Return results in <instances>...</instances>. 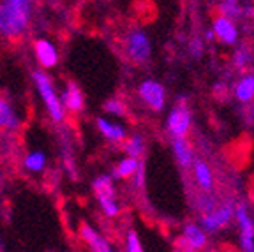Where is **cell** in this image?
Masks as SVG:
<instances>
[{
  "label": "cell",
  "instance_id": "obj_26",
  "mask_svg": "<svg viewBox=\"0 0 254 252\" xmlns=\"http://www.w3.org/2000/svg\"><path fill=\"white\" fill-rule=\"evenodd\" d=\"M131 178H132V182H134L136 189H143V186H145V164H143L141 161H139L138 170L134 171V175H132Z\"/></svg>",
  "mask_w": 254,
  "mask_h": 252
},
{
  "label": "cell",
  "instance_id": "obj_1",
  "mask_svg": "<svg viewBox=\"0 0 254 252\" xmlns=\"http://www.w3.org/2000/svg\"><path fill=\"white\" fill-rule=\"evenodd\" d=\"M34 0H0V36L18 39L27 34L34 14Z\"/></svg>",
  "mask_w": 254,
  "mask_h": 252
},
{
  "label": "cell",
  "instance_id": "obj_28",
  "mask_svg": "<svg viewBox=\"0 0 254 252\" xmlns=\"http://www.w3.org/2000/svg\"><path fill=\"white\" fill-rule=\"evenodd\" d=\"M175 247L179 249V251H189V252H192L194 249L190 247V244L186 240L184 237H180V238H177V242H175Z\"/></svg>",
  "mask_w": 254,
  "mask_h": 252
},
{
  "label": "cell",
  "instance_id": "obj_10",
  "mask_svg": "<svg viewBox=\"0 0 254 252\" xmlns=\"http://www.w3.org/2000/svg\"><path fill=\"white\" fill-rule=\"evenodd\" d=\"M79 237L85 244L88 245L90 251H95V252H110L111 251V245L108 244V240L104 237H101L99 233L95 231L90 224L83 222V224L79 226Z\"/></svg>",
  "mask_w": 254,
  "mask_h": 252
},
{
  "label": "cell",
  "instance_id": "obj_25",
  "mask_svg": "<svg viewBox=\"0 0 254 252\" xmlns=\"http://www.w3.org/2000/svg\"><path fill=\"white\" fill-rule=\"evenodd\" d=\"M126 251L127 252H143L141 240H139L136 231H132V229H129L126 235Z\"/></svg>",
  "mask_w": 254,
  "mask_h": 252
},
{
  "label": "cell",
  "instance_id": "obj_24",
  "mask_svg": "<svg viewBox=\"0 0 254 252\" xmlns=\"http://www.w3.org/2000/svg\"><path fill=\"white\" fill-rule=\"evenodd\" d=\"M219 9H221L222 16H228V18H238V16L242 14L237 0H222V4L219 5Z\"/></svg>",
  "mask_w": 254,
  "mask_h": 252
},
{
  "label": "cell",
  "instance_id": "obj_13",
  "mask_svg": "<svg viewBox=\"0 0 254 252\" xmlns=\"http://www.w3.org/2000/svg\"><path fill=\"white\" fill-rule=\"evenodd\" d=\"M97 129H99V132L111 143H120L127 138L126 127L117 122H110V120L104 119V117L97 119Z\"/></svg>",
  "mask_w": 254,
  "mask_h": 252
},
{
  "label": "cell",
  "instance_id": "obj_14",
  "mask_svg": "<svg viewBox=\"0 0 254 252\" xmlns=\"http://www.w3.org/2000/svg\"><path fill=\"white\" fill-rule=\"evenodd\" d=\"M48 164V155L43 150H30L23 159V166L28 173H41L46 170Z\"/></svg>",
  "mask_w": 254,
  "mask_h": 252
},
{
  "label": "cell",
  "instance_id": "obj_30",
  "mask_svg": "<svg viewBox=\"0 0 254 252\" xmlns=\"http://www.w3.org/2000/svg\"><path fill=\"white\" fill-rule=\"evenodd\" d=\"M52 2H57V0H52Z\"/></svg>",
  "mask_w": 254,
  "mask_h": 252
},
{
  "label": "cell",
  "instance_id": "obj_18",
  "mask_svg": "<svg viewBox=\"0 0 254 252\" xmlns=\"http://www.w3.org/2000/svg\"><path fill=\"white\" fill-rule=\"evenodd\" d=\"M235 95L240 103H251L254 99V74L244 76L235 87Z\"/></svg>",
  "mask_w": 254,
  "mask_h": 252
},
{
  "label": "cell",
  "instance_id": "obj_8",
  "mask_svg": "<svg viewBox=\"0 0 254 252\" xmlns=\"http://www.w3.org/2000/svg\"><path fill=\"white\" fill-rule=\"evenodd\" d=\"M233 213H235V210H233V205H231V203H226V205L219 206V208L214 210V212L206 213V215L201 219L203 231H215V229L226 228V226L230 224Z\"/></svg>",
  "mask_w": 254,
  "mask_h": 252
},
{
  "label": "cell",
  "instance_id": "obj_2",
  "mask_svg": "<svg viewBox=\"0 0 254 252\" xmlns=\"http://www.w3.org/2000/svg\"><path fill=\"white\" fill-rule=\"evenodd\" d=\"M32 81H34V87H36L50 119L53 122H62L65 119V110L60 103V95L57 94L55 87H53L52 78L44 71H34L32 72Z\"/></svg>",
  "mask_w": 254,
  "mask_h": 252
},
{
  "label": "cell",
  "instance_id": "obj_21",
  "mask_svg": "<svg viewBox=\"0 0 254 252\" xmlns=\"http://www.w3.org/2000/svg\"><path fill=\"white\" fill-rule=\"evenodd\" d=\"M124 150H126V154L129 155V157L139 159L143 155V152H145V139H143V136H139V134H132L131 138L126 139Z\"/></svg>",
  "mask_w": 254,
  "mask_h": 252
},
{
  "label": "cell",
  "instance_id": "obj_22",
  "mask_svg": "<svg viewBox=\"0 0 254 252\" xmlns=\"http://www.w3.org/2000/svg\"><path fill=\"white\" fill-rule=\"evenodd\" d=\"M99 201L101 210L104 212V215L108 217H117L120 213V206L117 203L115 196H95Z\"/></svg>",
  "mask_w": 254,
  "mask_h": 252
},
{
  "label": "cell",
  "instance_id": "obj_11",
  "mask_svg": "<svg viewBox=\"0 0 254 252\" xmlns=\"http://www.w3.org/2000/svg\"><path fill=\"white\" fill-rule=\"evenodd\" d=\"M21 124L20 113L16 111L12 103L7 97L0 95V129L4 130H14Z\"/></svg>",
  "mask_w": 254,
  "mask_h": 252
},
{
  "label": "cell",
  "instance_id": "obj_4",
  "mask_svg": "<svg viewBox=\"0 0 254 252\" xmlns=\"http://www.w3.org/2000/svg\"><path fill=\"white\" fill-rule=\"evenodd\" d=\"M138 95L143 103L154 111H161L164 108V103H166V90L155 79H145V81L139 83Z\"/></svg>",
  "mask_w": 254,
  "mask_h": 252
},
{
  "label": "cell",
  "instance_id": "obj_12",
  "mask_svg": "<svg viewBox=\"0 0 254 252\" xmlns=\"http://www.w3.org/2000/svg\"><path fill=\"white\" fill-rule=\"evenodd\" d=\"M214 34L224 44H235L238 39V32H237V27H235L233 20L222 14H219L214 20Z\"/></svg>",
  "mask_w": 254,
  "mask_h": 252
},
{
  "label": "cell",
  "instance_id": "obj_17",
  "mask_svg": "<svg viewBox=\"0 0 254 252\" xmlns=\"http://www.w3.org/2000/svg\"><path fill=\"white\" fill-rule=\"evenodd\" d=\"M182 237L186 238L187 242L190 244V247L194 249V251H199L206 245V235L201 228L194 224H187L182 231Z\"/></svg>",
  "mask_w": 254,
  "mask_h": 252
},
{
  "label": "cell",
  "instance_id": "obj_9",
  "mask_svg": "<svg viewBox=\"0 0 254 252\" xmlns=\"http://www.w3.org/2000/svg\"><path fill=\"white\" fill-rule=\"evenodd\" d=\"M34 53L43 69H52L59 63V50L50 39H37L34 43Z\"/></svg>",
  "mask_w": 254,
  "mask_h": 252
},
{
  "label": "cell",
  "instance_id": "obj_19",
  "mask_svg": "<svg viewBox=\"0 0 254 252\" xmlns=\"http://www.w3.org/2000/svg\"><path fill=\"white\" fill-rule=\"evenodd\" d=\"M138 166H139V159L129 157V155H127L126 159H122V161L115 166V170H113V177L129 180V178L134 175V171L138 170Z\"/></svg>",
  "mask_w": 254,
  "mask_h": 252
},
{
  "label": "cell",
  "instance_id": "obj_23",
  "mask_svg": "<svg viewBox=\"0 0 254 252\" xmlns=\"http://www.w3.org/2000/svg\"><path fill=\"white\" fill-rule=\"evenodd\" d=\"M104 111L108 115H113V117H126L127 113L126 104L120 99H108L106 103H104Z\"/></svg>",
  "mask_w": 254,
  "mask_h": 252
},
{
  "label": "cell",
  "instance_id": "obj_3",
  "mask_svg": "<svg viewBox=\"0 0 254 252\" xmlns=\"http://www.w3.org/2000/svg\"><path fill=\"white\" fill-rule=\"evenodd\" d=\"M124 50L126 55L129 57L131 62L136 63H145L150 59L152 53V44L148 39V34L141 28H132L126 34L124 39Z\"/></svg>",
  "mask_w": 254,
  "mask_h": 252
},
{
  "label": "cell",
  "instance_id": "obj_7",
  "mask_svg": "<svg viewBox=\"0 0 254 252\" xmlns=\"http://www.w3.org/2000/svg\"><path fill=\"white\" fill-rule=\"evenodd\" d=\"M60 103L65 113H79L85 108V95L74 81H67L60 92Z\"/></svg>",
  "mask_w": 254,
  "mask_h": 252
},
{
  "label": "cell",
  "instance_id": "obj_6",
  "mask_svg": "<svg viewBox=\"0 0 254 252\" xmlns=\"http://www.w3.org/2000/svg\"><path fill=\"white\" fill-rule=\"evenodd\" d=\"M233 215L237 217L240 226V245L246 252H254V222L251 221L247 208L244 205H238Z\"/></svg>",
  "mask_w": 254,
  "mask_h": 252
},
{
  "label": "cell",
  "instance_id": "obj_29",
  "mask_svg": "<svg viewBox=\"0 0 254 252\" xmlns=\"http://www.w3.org/2000/svg\"><path fill=\"white\" fill-rule=\"evenodd\" d=\"M214 36H215V34H214V30H208V32H206V39H208V41H212V39H214Z\"/></svg>",
  "mask_w": 254,
  "mask_h": 252
},
{
  "label": "cell",
  "instance_id": "obj_16",
  "mask_svg": "<svg viewBox=\"0 0 254 252\" xmlns=\"http://www.w3.org/2000/svg\"><path fill=\"white\" fill-rule=\"evenodd\" d=\"M194 177L201 190L210 192V190L214 189V177H212V171L203 161L194 162Z\"/></svg>",
  "mask_w": 254,
  "mask_h": 252
},
{
  "label": "cell",
  "instance_id": "obj_15",
  "mask_svg": "<svg viewBox=\"0 0 254 252\" xmlns=\"http://www.w3.org/2000/svg\"><path fill=\"white\" fill-rule=\"evenodd\" d=\"M173 152L182 168H189L192 164L194 155H192V148H190L189 141L186 138H173Z\"/></svg>",
  "mask_w": 254,
  "mask_h": 252
},
{
  "label": "cell",
  "instance_id": "obj_5",
  "mask_svg": "<svg viewBox=\"0 0 254 252\" xmlns=\"http://www.w3.org/2000/svg\"><path fill=\"white\" fill-rule=\"evenodd\" d=\"M190 129V113L184 103H179L168 117V130L173 138H186Z\"/></svg>",
  "mask_w": 254,
  "mask_h": 252
},
{
  "label": "cell",
  "instance_id": "obj_20",
  "mask_svg": "<svg viewBox=\"0 0 254 252\" xmlns=\"http://www.w3.org/2000/svg\"><path fill=\"white\" fill-rule=\"evenodd\" d=\"M92 189L95 196H115V187H113V177L110 175H101L92 182Z\"/></svg>",
  "mask_w": 254,
  "mask_h": 252
},
{
  "label": "cell",
  "instance_id": "obj_27",
  "mask_svg": "<svg viewBox=\"0 0 254 252\" xmlns=\"http://www.w3.org/2000/svg\"><path fill=\"white\" fill-rule=\"evenodd\" d=\"M247 62H249V52H247V50H238V52L235 53V65L244 67Z\"/></svg>",
  "mask_w": 254,
  "mask_h": 252
}]
</instances>
